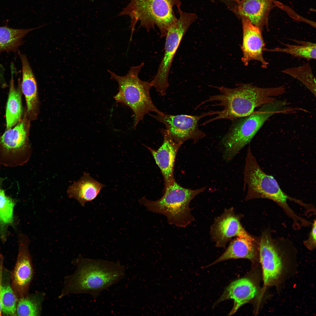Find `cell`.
<instances>
[{
    "instance_id": "4316f807",
    "label": "cell",
    "mask_w": 316,
    "mask_h": 316,
    "mask_svg": "<svg viewBox=\"0 0 316 316\" xmlns=\"http://www.w3.org/2000/svg\"><path fill=\"white\" fill-rule=\"evenodd\" d=\"M16 298L9 286H2L1 293L2 312L4 315L15 316L16 315Z\"/></svg>"
},
{
    "instance_id": "e0dca14e",
    "label": "cell",
    "mask_w": 316,
    "mask_h": 316,
    "mask_svg": "<svg viewBox=\"0 0 316 316\" xmlns=\"http://www.w3.org/2000/svg\"><path fill=\"white\" fill-rule=\"evenodd\" d=\"M257 293V288L250 279L246 278L240 279L233 281L227 286L215 304L226 300H233V306L229 314L231 315L253 299Z\"/></svg>"
},
{
    "instance_id": "f1b7e54d",
    "label": "cell",
    "mask_w": 316,
    "mask_h": 316,
    "mask_svg": "<svg viewBox=\"0 0 316 316\" xmlns=\"http://www.w3.org/2000/svg\"><path fill=\"white\" fill-rule=\"evenodd\" d=\"M2 259L0 261V315H1L2 312L1 304V293L2 286V271L3 265V260Z\"/></svg>"
},
{
    "instance_id": "7c38bea8",
    "label": "cell",
    "mask_w": 316,
    "mask_h": 316,
    "mask_svg": "<svg viewBox=\"0 0 316 316\" xmlns=\"http://www.w3.org/2000/svg\"><path fill=\"white\" fill-rule=\"evenodd\" d=\"M242 215L237 214L231 207L226 209L223 213L216 218L210 227L212 240L216 246L223 248L232 238L242 237L251 238L253 236L248 232L242 226Z\"/></svg>"
},
{
    "instance_id": "4dcf8cb0",
    "label": "cell",
    "mask_w": 316,
    "mask_h": 316,
    "mask_svg": "<svg viewBox=\"0 0 316 316\" xmlns=\"http://www.w3.org/2000/svg\"><path fill=\"white\" fill-rule=\"evenodd\" d=\"M0 82L2 84V86L5 87L6 85L5 84V82L4 81V80L3 76V75L2 73L0 71Z\"/></svg>"
},
{
    "instance_id": "3957f363",
    "label": "cell",
    "mask_w": 316,
    "mask_h": 316,
    "mask_svg": "<svg viewBox=\"0 0 316 316\" xmlns=\"http://www.w3.org/2000/svg\"><path fill=\"white\" fill-rule=\"evenodd\" d=\"M244 190L247 192L245 200L266 198L274 201L283 209L296 223L300 217L296 214L288 205V200L302 205L303 202L292 198L281 188L278 182L272 175L266 174L261 169L253 154L250 146L247 151L244 172Z\"/></svg>"
},
{
    "instance_id": "277c9868",
    "label": "cell",
    "mask_w": 316,
    "mask_h": 316,
    "mask_svg": "<svg viewBox=\"0 0 316 316\" xmlns=\"http://www.w3.org/2000/svg\"><path fill=\"white\" fill-rule=\"evenodd\" d=\"M129 3L118 14L127 16L130 19L132 40L136 25L139 22V28L147 32L157 26L160 37H166L167 30L177 20L174 8H181L180 0H129Z\"/></svg>"
},
{
    "instance_id": "8992f818",
    "label": "cell",
    "mask_w": 316,
    "mask_h": 316,
    "mask_svg": "<svg viewBox=\"0 0 316 316\" xmlns=\"http://www.w3.org/2000/svg\"><path fill=\"white\" fill-rule=\"evenodd\" d=\"M144 63L130 67L127 74L124 76L117 75L108 70L111 79L116 80L118 85V92L114 97L117 103H120L129 107L135 116V128L145 116L150 112H154L159 115L163 112L158 109L154 104L150 91L152 85L150 82L140 79L138 75Z\"/></svg>"
},
{
    "instance_id": "7402d4cb",
    "label": "cell",
    "mask_w": 316,
    "mask_h": 316,
    "mask_svg": "<svg viewBox=\"0 0 316 316\" xmlns=\"http://www.w3.org/2000/svg\"><path fill=\"white\" fill-rule=\"evenodd\" d=\"M14 29L6 26L0 27V54L2 52L15 51L22 44L23 39L29 32L40 28Z\"/></svg>"
},
{
    "instance_id": "30bf717a",
    "label": "cell",
    "mask_w": 316,
    "mask_h": 316,
    "mask_svg": "<svg viewBox=\"0 0 316 316\" xmlns=\"http://www.w3.org/2000/svg\"><path fill=\"white\" fill-rule=\"evenodd\" d=\"M216 114V111H211L199 116L173 115L164 113L161 115H150L164 124L173 141L181 145L189 140H192L196 143L204 138L206 134L198 128V121L203 117Z\"/></svg>"
},
{
    "instance_id": "9a60e30c",
    "label": "cell",
    "mask_w": 316,
    "mask_h": 316,
    "mask_svg": "<svg viewBox=\"0 0 316 316\" xmlns=\"http://www.w3.org/2000/svg\"><path fill=\"white\" fill-rule=\"evenodd\" d=\"M160 131L164 139L161 147L157 150L147 148L161 171L166 186L175 180V161L177 151L181 145L173 141L166 129L162 128Z\"/></svg>"
},
{
    "instance_id": "9c48e42d",
    "label": "cell",
    "mask_w": 316,
    "mask_h": 316,
    "mask_svg": "<svg viewBox=\"0 0 316 316\" xmlns=\"http://www.w3.org/2000/svg\"><path fill=\"white\" fill-rule=\"evenodd\" d=\"M30 121L25 111L21 120L0 136V166L23 165L29 160L31 149L29 141Z\"/></svg>"
},
{
    "instance_id": "83f0119b",
    "label": "cell",
    "mask_w": 316,
    "mask_h": 316,
    "mask_svg": "<svg viewBox=\"0 0 316 316\" xmlns=\"http://www.w3.org/2000/svg\"><path fill=\"white\" fill-rule=\"evenodd\" d=\"M315 220L312 224V229L310 232L308 238L305 241L304 243L305 246L310 249L315 248L316 245V224Z\"/></svg>"
},
{
    "instance_id": "cb8c5ba5",
    "label": "cell",
    "mask_w": 316,
    "mask_h": 316,
    "mask_svg": "<svg viewBox=\"0 0 316 316\" xmlns=\"http://www.w3.org/2000/svg\"><path fill=\"white\" fill-rule=\"evenodd\" d=\"M45 296L44 293L39 292L31 296L21 298L16 308L18 315L40 316Z\"/></svg>"
},
{
    "instance_id": "5b68a950",
    "label": "cell",
    "mask_w": 316,
    "mask_h": 316,
    "mask_svg": "<svg viewBox=\"0 0 316 316\" xmlns=\"http://www.w3.org/2000/svg\"><path fill=\"white\" fill-rule=\"evenodd\" d=\"M205 187L195 190L180 186L175 180L165 187L162 197L156 200H148L143 197L138 200L147 210L164 215L168 222L178 227H184L195 219L190 207L191 201L205 191Z\"/></svg>"
},
{
    "instance_id": "ac0fdd59",
    "label": "cell",
    "mask_w": 316,
    "mask_h": 316,
    "mask_svg": "<svg viewBox=\"0 0 316 316\" xmlns=\"http://www.w3.org/2000/svg\"><path fill=\"white\" fill-rule=\"evenodd\" d=\"M18 237L19 253L14 268L13 281L17 287L24 291L28 286L33 274L28 248L30 241L24 234H20Z\"/></svg>"
},
{
    "instance_id": "ffe728a7",
    "label": "cell",
    "mask_w": 316,
    "mask_h": 316,
    "mask_svg": "<svg viewBox=\"0 0 316 316\" xmlns=\"http://www.w3.org/2000/svg\"><path fill=\"white\" fill-rule=\"evenodd\" d=\"M105 186L85 172L78 181L68 187L67 194L68 197L76 200L84 206L86 202L94 200Z\"/></svg>"
},
{
    "instance_id": "6da1fadb",
    "label": "cell",
    "mask_w": 316,
    "mask_h": 316,
    "mask_svg": "<svg viewBox=\"0 0 316 316\" xmlns=\"http://www.w3.org/2000/svg\"><path fill=\"white\" fill-rule=\"evenodd\" d=\"M72 262L76 269L65 279L59 298L70 294L85 293L96 298L125 275V267L118 262L85 258L80 255Z\"/></svg>"
},
{
    "instance_id": "8fae6325",
    "label": "cell",
    "mask_w": 316,
    "mask_h": 316,
    "mask_svg": "<svg viewBox=\"0 0 316 316\" xmlns=\"http://www.w3.org/2000/svg\"><path fill=\"white\" fill-rule=\"evenodd\" d=\"M281 240L273 237L269 229L263 231L260 238L259 253L265 285L272 284L281 274L282 265L279 248Z\"/></svg>"
},
{
    "instance_id": "7a4b0ae2",
    "label": "cell",
    "mask_w": 316,
    "mask_h": 316,
    "mask_svg": "<svg viewBox=\"0 0 316 316\" xmlns=\"http://www.w3.org/2000/svg\"><path fill=\"white\" fill-rule=\"evenodd\" d=\"M234 88L212 86L219 90V94L210 96L203 104L210 101L218 102L213 106H220L223 109L217 111V116L205 122L217 119H228L233 121L237 118L248 116L258 107L276 99V97L285 92L283 86L262 88L250 83H240Z\"/></svg>"
},
{
    "instance_id": "44dd1931",
    "label": "cell",
    "mask_w": 316,
    "mask_h": 316,
    "mask_svg": "<svg viewBox=\"0 0 316 316\" xmlns=\"http://www.w3.org/2000/svg\"><path fill=\"white\" fill-rule=\"evenodd\" d=\"M11 66V78L6 105V129L12 128L22 119L23 115L21 100V90L19 85L15 87L13 71Z\"/></svg>"
},
{
    "instance_id": "d4e9b609",
    "label": "cell",
    "mask_w": 316,
    "mask_h": 316,
    "mask_svg": "<svg viewBox=\"0 0 316 316\" xmlns=\"http://www.w3.org/2000/svg\"><path fill=\"white\" fill-rule=\"evenodd\" d=\"M281 72L297 79L316 96V78L308 63L299 66L287 68Z\"/></svg>"
},
{
    "instance_id": "ba28073f",
    "label": "cell",
    "mask_w": 316,
    "mask_h": 316,
    "mask_svg": "<svg viewBox=\"0 0 316 316\" xmlns=\"http://www.w3.org/2000/svg\"><path fill=\"white\" fill-rule=\"evenodd\" d=\"M179 17L168 29L166 36L164 55L157 73L151 82L152 87L161 95L166 94L169 86L168 78L174 57L181 40L191 24L197 19L194 13L178 9Z\"/></svg>"
},
{
    "instance_id": "5bb4252c",
    "label": "cell",
    "mask_w": 316,
    "mask_h": 316,
    "mask_svg": "<svg viewBox=\"0 0 316 316\" xmlns=\"http://www.w3.org/2000/svg\"><path fill=\"white\" fill-rule=\"evenodd\" d=\"M274 1L242 0L230 9L238 17L248 18L262 31L264 27L269 29V17L270 11L276 6Z\"/></svg>"
},
{
    "instance_id": "2e32d148",
    "label": "cell",
    "mask_w": 316,
    "mask_h": 316,
    "mask_svg": "<svg viewBox=\"0 0 316 316\" xmlns=\"http://www.w3.org/2000/svg\"><path fill=\"white\" fill-rule=\"evenodd\" d=\"M19 54L22 65L21 89L25 99V111L28 119L33 121L37 118L39 109L37 82L26 56L20 53Z\"/></svg>"
},
{
    "instance_id": "484cf974",
    "label": "cell",
    "mask_w": 316,
    "mask_h": 316,
    "mask_svg": "<svg viewBox=\"0 0 316 316\" xmlns=\"http://www.w3.org/2000/svg\"><path fill=\"white\" fill-rule=\"evenodd\" d=\"M14 201L0 189V233L2 240L6 239L7 227L13 223Z\"/></svg>"
},
{
    "instance_id": "f546056e",
    "label": "cell",
    "mask_w": 316,
    "mask_h": 316,
    "mask_svg": "<svg viewBox=\"0 0 316 316\" xmlns=\"http://www.w3.org/2000/svg\"><path fill=\"white\" fill-rule=\"evenodd\" d=\"M219 0V1H222L223 2H224V3H226L228 4H231L232 3L233 4H234V5L238 4L239 2L240 1V0Z\"/></svg>"
},
{
    "instance_id": "52a82bcc",
    "label": "cell",
    "mask_w": 316,
    "mask_h": 316,
    "mask_svg": "<svg viewBox=\"0 0 316 316\" xmlns=\"http://www.w3.org/2000/svg\"><path fill=\"white\" fill-rule=\"evenodd\" d=\"M276 112L274 106L268 103L234 123L220 142L223 148V160L227 163L232 161L243 148L250 143L267 119Z\"/></svg>"
},
{
    "instance_id": "603a6c76",
    "label": "cell",
    "mask_w": 316,
    "mask_h": 316,
    "mask_svg": "<svg viewBox=\"0 0 316 316\" xmlns=\"http://www.w3.org/2000/svg\"><path fill=\"white\" fill-rule=\"evenodd\" d=\"M298 44L293 45L282 43L285 47L265 48L264 51L286 53L292 56L305 59L308 61L316 59V45L310 42L292 40Z\"/></svg>"
},
{
    "instance_id": "4fadbf2b",
    "label": "cell",
    "mask_w": 316,
    "mask_h": 316,
    "mask_svg": "<svg viewBox=\"0 0 316 316\" xmlns=\"http://www.w3.org/2000/svg\"><path fill=\"white\" fill-rule=\"evenodd\" d=\"M243 26V42L241 47L243 56L241 61L245 66L249 62H260L262 68H267L269 63L264 59L263 52L265 46L262 31L254 25L246 17H241Z\"/></svg>"
},
{
    "instance_id": "d6986e66",
    "label": "cell",
    "mask_w": 316,
    "mask_h": 316,
    "mask_svg": "<svg viewBox=\"0 0 316 316\" xmlns=\"http://www.w3.org/2000/svg\"><path fill=\"white\" fill-rule=\"evenodd\" d=\"M260 238L255 236L251 238L235 237L230 242L224 253L216 260L207 266L232 259H254L259 250Z\"/></svg>"
}]
</instances>
